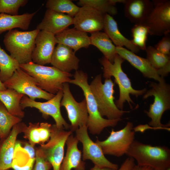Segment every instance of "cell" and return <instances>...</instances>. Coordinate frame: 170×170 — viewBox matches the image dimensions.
<instances>
[{"label": "cell", "mask_w": 170, "mask_h": 170, "mask_svg": "<svg viewBox=\"0 0 170 170\" xmlns=\"http://www.w3.org/2000/svg\"><path fill=\"white\" fill-rule=\"evenodd\" d=\"M39 124V122H30L28 126L26 125L23 132L24 137L28 139L29 143L34 146L36 144H40L38 129Z\"/></svg>", "instance_id": "cell-35"}, {"label": "cell", "mask_w": 170, "mask_h": 170, "mask_svg": "<svg viewBox=\"0 0 170 170\" xmlns=\"http://www.w3.org/2000/svg\"><path fill=\"white\" fill-rule=\"evenodd\" d=\"M63 94L62 89L60 90L52 98L43 102L32 100L24 95L21 100L20 105L22 110L28 107L37 109L44 118L52 117L58 128L67 130L69 128L70 125L63 117L60 110V102Z\"/></svg>", "instance_id": "cell-11"}, {"label": "cell", "mask_w": 170, "mask_h": 170, "mask_svg": "<svg viewBox=\"0 0 170 170\" xmlns=\"http://www.w3.org/2000/svg\"><path fill=\"white\" fill-rule=\"evenodd\" d=\"M20 68V64L0 46V80L3 83Z\"/></svg>", "instance_id": "cell-28"}, {"label": "cell", "mask_w": 170, "mask_h": 170, "mask_svg": "<svg viewBox=\"0 0 170 170\" xmlns=\"http://www.w3.org/2000/svg\"><path fill=\"white\" fill-rule=\"evenodd\" d=\"M130 170H157L150 167L135 165Z\"/></svg>", "instance_id": "cell-41"}, {"label": "cell", "mask_w": 170, "mask_h": 170, "mask_svg": "<svg viewBox=\"0 0 170 170\" xmlns=\"http://www.w3.org/2000/svg\"><path fill=\"white\" fill-rule=\"evenodd\" d=\"M114 85L111 78L105 79L102 83L101 74L97 75L89 85L100 114L110 120L121 119L124 113L130 112L120 110L116 106L114 101Z\"/></svg>", "instance_id": "cell-5"}, {"label": "cell", "mask_w": 170, "mask_h": 170, "mask_svg": "<svg viewBox=\"0 0 170 170\" xmlns=\"http://www.w3.org/2000/svg\"><path fill=\"white\" fill-rule=\"evenodd\" d=\"M133 124L128 122L122 129L115 131L112 129L109 137L105 140L97 139L96 143L100 147L104 154L121 157L126 154L135 138Z\"/></svg>", "instance_id": "cell-8"}, {"label": "cell", "mask_w": 170, "mask_h": 170, "mask_svg": "<svg viewBox=\"0 0 170 170\" xmlns=\"http://www.w3.org/2000/svg\"><path fill=\"white\" fill-rule=\"evenodd\" d=\"M27 0H0V14L18 15L20 7L25 6Z\"/></svg>", "instance_id": "cell-34"}, {"label": "cell", "mask_w": 170, "mask_h": 170, "mask_svg": "<svg viewBox=\"0 0 170 170\" xmlns=\"http://www.w3.org/2000/svg\"><path fill=\"white\" fill-rule=\"evenodd\" d=\"M74 79L69 83L78 86L83 92L88 113L87 124L88 129L93 134H99L106 127L116 126L121 119L110 120L104 118L100 114L95 98L88 82L87 74L81 70L76 71Z\"/></svg>", "instance_id": "cell-2"}, {"label": "cell", "mask_w": 170, "mask_h": 170, "mask_svg": "<svg viewBox=\"0 0 170 170\" xmlns=\"http://www.w3.org/2000/svg\"><path fill=\"white\" fill-rule=\"evenodd\" d=\"M103 29L116 47H125L126 49L135 54L139 52V49L131 40L127 38L121 33L116 22L111 15L107 14H104Z\"/></svg>", "instance_id": "cell-24"}, {"label": "cell", "mask_w": 170, "mask_h": 170, "mask_svg": "<svg viewBox=\"0 0 170 170\" xmlns=\"http://www.w3.org/2000/svg\"><path fill=\"white\" fill-rule=\"evenodd\" d=\"M154 47L159 52L164 54L170 55V34L165 35Z\"/></svg>", "instance_id": "cell-38"}, {"label": "cell", "mask_w": 170, "mask_h": 170, "mask_svg": "<svg viewBox=\"0 0 170 170\" xmlns=\"http://www.w3.org/2000/svg\"><path fill=\"white\" fill-rule=\"evenodd\" d=\"M124 4L125 17L135 24L144 23L154 8L149 0H126Z\"/></svg>", "instance_id": "cell-21"}, {"label": "cell", "mask_w": 170, "mask_h": 170, "mask_svg": "<svg viewBox=\"0 0 170 170\" xmlns=\"http://www.w3.org/2000/svg\"><path fill=\"white\" fill-rule=\"evenodd\" d=\"M23 149L27 153L30 158L35 159L36 149L34 146L32 145L28 142L20 141Z\"/></svg>", "instance_id": "cell-39"}, {"label": "cell", "mask_w": 170, "mask_h": 170, "mask_svg": "<svg viewBox=\"0 0 170 170\" xmlns=\"http://www.w3.org/2000/svg\"><path fill=\"white\" fill-rule=\"evenodd\" d=\"M79 61L72 49L65 45L57 44L54 49L50 63L61 71L70 73L72 70H77Z\"/></svg>", "instance_id": "cell-18"}, {"label": "cell", "mask_w": 170, "mask_h": 170, "mask_svg": "<svg viewBox=\"0 0 170 170\" xmlns=\"http://www.w3.org/2000/svg\"><path fill=\"white\" fill-rule=\"evenodd\" d=\"M37 11L16 15L0 14V34L17 28L27 30L32 19Z\"/></svg>", "instance_id": "cell-25"}, {"label": "cell", "mask_w": 170, "mask_h": 170, "mask_svg": "<svg viewBox=\"0 0 170 170\" xmlns=\"http://www.w3.org/2000/svg\"><path fill=\"white\" fill-rule=\"evenodd\" d=\"M124 60L117 54L113 63L104 56L100 61L103 66V77L107 79L113 76L115 78V82L118 86L119 96V99L115 101V104L117 108L121 110H123L126 101L128 103L130 108L132 109V104L134 103L130 98V94L138 97L144 95L147 90L146 88L138 90L133 88L130 79L122 68V64Z\"/></svg>", "instance_id": "cell-1"}, {"label": "cell", "mask_w": 170, "mask_h": 170, "mask_svg": "<svg viewBox=\"0 0 170 170\" xmlns=\"http://www.w3.org/2000/svg\"><path fill=\"white\" fill-rule=\"evenodd\" d=\"M52 126L51 124L47 122L40 123L38 129L40 144H44L49 139L51 134Z\"/></svg>", "instance_id": "cell-37"}, {"label": "cell", "mask_w": 170, "mask_h": 170, "mask_svg": "<svg viewBox=\"0 0 170 170\" xmlns=\"http://www.w3.org/2000/svg\"><path fill=\"white\" fill-rule=\"evenodd\" d=\"M52 166L39 146L36 149L35 162L32 170H50Z\"/></svg>", "instance_id": "cell-36"}, {"label": "cell", "mask_w": 170, "mask_h": 170, "mask_svg": "<svg viewBox=\"0 0 170 170\" xmlns=\"http://www.w3.org/2000/svg\"><path fill=\"white\" fill-rule=\"evenodd\" d=\"M145 51L146 59L156 71L170 65V56L159 52L154 47L148 46Z\"/></svg>", "instance_id": "cell-31"}, {"label": "cell", "mask_w": 170, "mask_h": 170, "mask_svg": "<svg viewBox=\"0 0 170 170\" xmlns=\"http://www.w3.org/2000/svg\"><path fill=\"white\" fill-rule=\"evenodd\" d=\"M116 52L139 70L144 77L153 79L159 82L164 78L158 75L157 71L146 59L137 55L124 47H116Z\"/></svg>", "instance_id": "cell-20"}, {"label": "cell", "mask_w": 170, "mask_h": 170, "mask_svg": "<svg viewBox=\"0 0 170 170\" xmlns=\"http://www.w3.org/2000/svg\"><path fill=\"white\" fill-rule=\"evenodd\" d=\"M105 14L88 6H83L73 18L75 29L91 33L101 31L103 29Z\"/></svg>", "instance_id": "cell-15"}, {"label": "cell", "mask_w": 170, "mask_h": 170, "mask_svg": "<svg viewBox=\"0 0 170 170\" xmlns=\"http://www.w3.org/2000/svg\"><path fill=\"white\" fill-rule=\"evenodd\" d=\"M3 83L6 88L13 89L28 96L34 100L37 98L48 100L55 95L38 87L35 79L20 67L14 71L8 79Z\"/></svg>", "instance_id": "cell-9"}, {"label": "cell", "mask_w": 170, "mask_h": 170, "mask_svg": "<svg viewBox=\"0 0 170 170\" xmlns=\"http://www.w3.org/2000/svg\"><path fill=\"white\" fill-rule=\"evenodd\" d=\"M87 126L79 127L75 131V136L82 145L83 161L90 160L94 165L117 170V164L111 162L105 156L100 147L90 138Z\"/></svg>", "instance_id": "cell-14"}, {"label": "cell", "mask_w": 170, "mask_h": 170, "mask_svg": "<svg viewBox=\"0 0 170 170\" xmlns=\"http://www.w3.org/2000/svg\"><path fill=\"white\" fill-rule=\"evenodd\" d=\"M126 155L136 160L138 165L157 170L170 167V150L165 146H152L134 140Z\"/></svg>", "instance_id": "cell-3"}, {"label": "cell", "mask_w": 170, "mask_h": 170, "mask_svg": "<svg viewBox=\"0 0 170 170\" xmlns=\"http://www.w3.org/2000/svg\"><path fill=\"white\" fill-rule=\"evenodd\" d=\"M91 45L97 47L104 57L113 63L116 54V47L104 32L100 31L91 33L90 37Z\"/></svg>", "instance_id": "cell-27"}, {"label": "cell", "mask_w": 170, "mask_h": 170, "mask_svg": "<svg viewBox=\"0 0 170 170\" xmlns=\"http://www.w3.org/2000/svg\"><path fill=\"white\" fill-rule=\"evenodd\" d=\"M26 125L23 122L17 124L6 137L0 139V170L12 168L17 138L19 134L23 133Z\"/></svg>", "instance_id": "cell-17"}, {"label": "cell", "mask_w": 170, "mask_h": 170, "mask_svg": "<svg viewBox=\"0 0 170 170\" xmlns=\"http://www.w3.org/2000/svg\"><path fill=\"white\" fill-rule=\"evenodd\" d=\"M40 31L37 29L24 31L13 29L5 35L3 42L5 48L20 65L32 61L35 39Z\"/></svg>", "instance_id": "cell-7"}, {"label": "cell", "mask_w": 170, "mask_h": 170, "mask_svg": "<svg viewBox=\"0 0 170 170\" xmlns=\"http://www.w3.org/2000/svg\"><path fill=\"white\" fill-rule=\"evenodd\" d=\"M90 170H114L110 168L105 167H100L94 165V166Z\"/></svg>", "instance_id": "cell-42"}, {"label": "cell", "mask_w": 170, "mask_h": 170, "mask_svg": "<svg viewBox=\"0 0 170 170\" xmlns=\"http://www.w3.org/2000/svg\"><path fill=\"white\" fill-rule=\"evenodd\" d=\"M57 44L69 47L76 52L81 48H88L91 45L90 37L87 33L75 28H68L55 35Z\"/></svg>", "instance_id": "cell-22"}, {"label": "cell", "mask_w": 170, "mask_h": 170, "mask_svg": "<svg viewBox=\"0 0 170 170\" xmlns=\"http://www.w3.org/2000/svg\"><path fill=\"white\" fill-rule=\"evenodd\" d=\"M150 86L151 88L147 90L143 98L146 99L150 96L154 97V101L150 104L148 111L144 112L150 118L148 124L154 129H166L170 124H163L161 122L163 114L166 111L170 109V85L167 83L165 79L159 83L150 82Z\"/></svg>", "instance_id": "cell-6"}, {"label": "cell", "mask_w": 170, "mask_h": 170, "mask_svg": "<svg viewBox=\"0 0 170 170\" xmlns=\"http://www.w3.org/2000/svg\"><path fill=\"white\" fill-rule=\"evenodd\" d=\"M154 8L144 23L151 35L162 36L170 34V0H152Z\"/></svg>", "instance_id": "cell-13"}, {"label": "cell", "mask_w": 170, "mask_h": 170, "mask_svg": "<svg viewBox=\"0 0 170 170\" xmlns=\"http://www.w3.org/2000/svg\"><path fill=\"white\" fill-rule=\"evenodd\" d=\"M72 24L73 17L66 14L47 9L42 21L37 25L36 29L50 32L55 35Z\"/></svg>", "instance_id": "cell-19"}, {"label": "cell", "mask_w": 170, "mask_h": 170, "mask_svg": "<svg viewBox=\"0 0 170 170\" xmlns=\"http://www.w3.org/2000/svg\"><path fill=\"white\" fill-rule=\"evenodd\" d=\"M63 96L60 106L64 107L67 111L71 125L69 128L72 132L79 127L87 126L88 113L86 102L84 98L81 102H77L70 91L68 82L63 84Z\"/></svg>", "instance_id": "cell-12"}, {"label": "cell", "mask_w": 170, "mask_h": 170, "mask_svg": "<svg viewBox=\"0 0 170 170\" xmlns=\"http://www.w3.org/2000/svg\"><path fill=\"white\" fill-rule=\"evenodd\" d=\"M77 4L81 7H91L104 14L114 15L117 13V8L111 4L109 0H80Z\"/></svg>", "instance_id": "cell-32"}, {"label": "cell", "mask_w": 170, "mask_h": 170, "mask_svg": "<svg viewBox=\"0 0 170 170\" xmlns=\"http://www.w3.org/2000/svg\"><path fill=\"white\" fill-rule=\"evenodd\" d=\"M72 134L71 131L60 129L55 124L52 126L51 136L46 144L39 146L47 160L51 164L53 170H60L64 158V147L68 137Z\"/></svg>", "instance_id": "cell-10"}, {"label": "cell", "mask_w": 170, "mask_h": 170, "mask_svg": "<svg viewBox=\"0 0 170 170\" xmlns=\"http://www.w3.org/2000/svg\"><path fill=\"white\" fill-rule=\"evenodd\" d=\"M22 120L21 118L10 113L0 101V139L6 137L13 127Z\"/></svg>", "instance_id": "cell-29"}, {"label": "cell", "mask_w": 170, "mask_h": 170, "mask_svg": "<svg viewBox=\"0 0 170 170\" xmlns=\"http://www.w3.org/2000/svg\"><path fill=\"white\" fill-rule=\"evenodd\" d=\"M24 95L13 89L7 88L0 91V101L10 113L22 118L24 117L25 113L20 102Z\"/></svg>", "instance_id": "cell-26"}, {"label": "cell", "mask_w": 170, "mask_h": 170, "mask_svg": "<svg viewBox=\"0 0 170 170\" xmlns=\"http://www.w3.org/2000/svg\"><path fill=\"white\" fill-rule=\"evenodd\" d=\"M135 165L134 159L132 157H128L117 170H130Z\"/></svg>", "instance_id": "cell-40"}, {"label": "cell", "mask_w": 170, "mask_h": 170, "mask_svg": "<svg viewBox=\"0 0 170 170\" xmlns=\"http://www.w3.org/2000/svg\"><path fill=\"white\" fill-rule=\"evenodd\" d=\"M133 43L139 49L145 50L149 29L145 23L135 24L131 30Z\"/></svg>", "instance_id": "cell-33"}, {"label": "cell", "mask_w": 170, "mask_h": 170, "mask_svg": "<svg viewBox=\"0 0 170 170\" xmlns=\"http://www.w3.org/2000/svg\"><path fill=\"white\" fill-rule=\"evenodd\" d=\"M79 141L71 134L68 138L66 144L67 150L60 166V170H85V163L82 161L81 152L78 148Z\"/></svg>", "instance_id": "cell-23"}, {"label": "cell", "mask_w": 170, "mask_h": 170, "mask_svg": "<svg viewBox=\"0 0 170 170\" xmlns=\"http://www.w3.org/2000/svg\"><path fill=\"white\" fill-rule=\"evenodd\" d=\"M57 44L55 35L45 31H40L35 41V47L32 55V61L40 65L50 63Z\"/></svg>", "instance_id": "cell-16"}, {"label": "cell", "mask_w": 170, "mask_h": 170, "mask_svg": "<svg viewBox=\"0 0 170 170\" xmlns=\"http://www.w3.org/2000/svg\"><path fill=\"white\" fill-rule=\"evenodd\" d=\"M7 88L5 87L3 83L0 80V91H3Z\"/></svg>", "instance_id": "cell-43"}, {"label": "cell", "mask_w": 170, "mask_h": 170, "mask_svg": "<svg viewBox=\"0 0 170 170\" xmlns=\"http://www.w3.org/2000/svg\"><path fill=\"white\" fill-rule=\"evenodd\" d=\"M20 67L35 80L37 86L49 93L56 94L62 90L63 84L69 82L73 75L54 66L40 65L32 61L20 65Z\"/></svg>", "instance_id": "cell-4"}, {"label": "cell", "mask_w": 170, "mask_h": 170, "mask_svg": "<svg viewBox=\"0 0 170 170\" xmlns=\"http://www.w3.org/2000/svg\"><path fill=\"white\" fill-rule=\"evenodd\" d=\"M10 170V169H7V170Z\"/></svg>", "instance_id": "cell-44"}, {"label": "cell", "mask_w": 170, "mask_h": 170, "mask_svg": "<svg viewBox=\"0 0 170 170\" xmlns=\"http://www.w3.org/2000/svg\"><path fill=\"white\" fill-rule=\"evenodd\" d=\"M46 6L48 9L66 14L73 18L80 8L70 0H48L46 2Z\"/></svg>", "instance_id": "cell-30"}]
</instances>
